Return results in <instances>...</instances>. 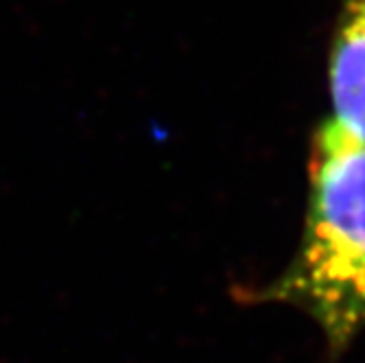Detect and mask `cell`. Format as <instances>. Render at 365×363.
<instances>
[{"label":"cell","mask_w":365,"mask_h":363,"mask_svg":"<svg viewBox=\"0 0 365 363\" xmlns=\"http://www.w3.org/2000/svg\"><path fill=\"white\" fill-rule=\"evenodd\" d=\"M328 88L346 134L365 143V0H341L328 55Z\"/></svg>","instance_id":"obj_2"},{"label":"cell","mask_w":365,"mask_h":363,"mask_svg":"<svg viewBox=\"0 0 365 363\" xmlns=\"http://www.w3.org/2000/svg\"><path fill=\"white\" fill-rule=\"evenodd\" d=\"M254 300L307 313L333 359L365 328V143L333 121L313 138L300 247Z\"/></svg>","instance_id":"obj_1"}]
</instances>
